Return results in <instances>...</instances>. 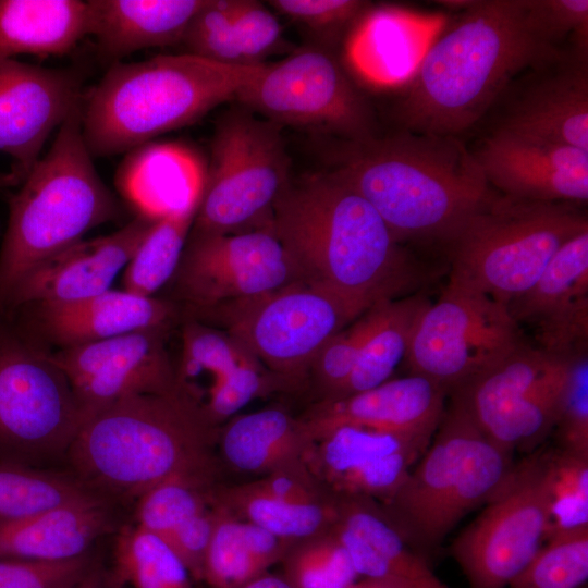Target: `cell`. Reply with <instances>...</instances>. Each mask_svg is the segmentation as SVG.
Returning <instances> with one entry per match:
<instances>
[{"mask_svg": "<svg viewBox=\"0 0 588 588\" xmlns=\"http://www.w3.org/2000/svg\"><path fill=\"white\" fill-rule=\"evenodd\" d=\"M299 280L367 311L408 296L426 269L392 234L375 208L330 172L289 183L272 213Z\"/></svg>", "mask_w": 588, "mask_h": 588, "instance_id": "6da1fadb", "label": "cell"}, {"mask_svg": "<svg viewBox=\"0 0 588 588\" xmlns=\"http://www.w3.org/2000/svg\"><path fill=\"white\" fill-rule=\"evenodd\" d=\"M563 49L540 35L526 0H473L406 83L396 109L401 130L457 136L490 111L519 73Z\"/></svg>", "mask_w": 588, "mask_h": 588, "instance_id": "7a4b0ae2", "label": "cell"}, {"mask_svg": "<svg viewBox=\"0 0 588 588\" xmlns=\"http://www.w3.org/2000/svg\"><path fill=\"white\" fill-rule=\"evenodd\" d=\"M342 144L329 172L364 197L401 244L445 247L495 194L457 136L401 130Z\"/></svg>", "mask_w": 588, "mask_h": 588, "instance_id": "3957f363", "label": "cell"}, {"mask_svg": "<svg viewBox=\"0 0 588 588\" xmlns=\"http://www.w3.org/2000/svg\"><path fill=\"white\" fill-rule=\"evenodd\" d=\"M219 428L180 392L120 399L88 417L68 470L115 505L175 476L222 482Z\"/></svg>", "mask_w": 588, "mask_h": 588, "instance_id": "277c9868", "label": "cell"}, {"mask_svg": "<svg viewBox=\"0 0 588 588\" xmlns=\"http://www.w3.org/2000/svg\"><path fill=\"white\" fill-rule=\"evenodd\" d=\"M266 64H221L186 52L115 63L83 98L86 146L91 156H112L192 124L234 99Z\"/></svg>", "mask_w": 588, "mask_h": 588, "instance_id": "5b68a950", "label": "cell"}, {"mask_svg": "<svg viewBox=\"0 0 588 588\" xmlns=\"http://www.w3.org/2000/svg\"><path fill=\"white\" fill-rule=\"evenodd\" d=\"M82 105L9 197L0 247V306L33 269L120 215L119 203L98 175L86 146Z\"/></svg>", "mask_w": 588, "mask_h": 588, "instance_id": "8992f818", "label": "cell"}, {"mask_svg": "<svg viewBox=\"0 0 588 588\" xmlns=\"http://www.w3.org/2000/svg\"><path fill=\"white\" fill-rule=\"evenodd\" d=\"M514 464L513 453L486 437L450 399L428 448L381 505L428 556L462 518L487 503Z\"/></svg>", "mask_w": 588, "mask_h": 588, "instance_id": "52a82bcc", "label": "cell"}, {"mask_svg": "<svg viewBox=\"0 0 588 588\" xmlns=\"http://www.w3.org/2000/svg\"><path fill=\"white\" fill-rule=\"evenodd\" d=\"M586 229L587 216L568 203L495 193L445 245L449 281L506 305L537 281L566 241Z\"/></svg>", "mask_w": 588, "mask_h": 588, "instance_id": "ba28073f", "label": "cell"}, {"mask_svg": "<svg viewBox=\"0 0 588 588\" xmlns=\"http://www.w3.org/2000/svg\"><path fill=\"white\" fill-rule=\"evenodd\" d=\"M281 126L241 107L216 127L192 231L236 234L270 230L273 207L290 183Z\"/></svg>", "mask_w": 588, "mask_h": 588, "instance_id": "9c48e42d", "label": "cell"}, {"mask_svg": "<svg viewBox=\"0 0 588 588\" xmlns=\"http://www.w3.org/2000/svg\"><path fill=\"white\" fill-rule=\"evenodd\" d=\"M188 310L191 318L226 332L270 370L302 384L324 343L365 313L303 281Z\"/></svg>", "mask_w": 588, "mask_h": 588, "instance_id": "30bf717a", "label": "cell"}, {"mask_svg": "<svg viewBox=\"0 0 588 588\" xmlns=\"http://www.w3.org/2000/svg\"><path fill=\"white\" fill-rule=\"evenodd\" d=\"M85 421L64 372L15 327L0 324V462L65 463Z\"/></svg>", "mask_w": 588, "mask_h": 588, "instance_id": "8fae6325", "label": "cell"}, {"mask_svg": "<svg viewBox=\"0 0 588 588\" xmlns=\"http://www.w3.org/2000/svg\"><path fill=\"white\" fill-rule=\"evenodd\" d=\"M527 343L506 305L449 281L417 318L404 363L449 396Z\"/></svg>", "mask_w": 588, "mask_h": 588, "instance_id": "7c38bea8", "label": "cell"}, {"mask_svg": "<svg viewBox=\"0 0 588 588\" xmlns=\"http://www.w3.org/2000/svg\"><path fill=\"white\" fill-rule=\"evenodd\" d=\"M234 99L280 126L316 130L342 140L377 135L369 101L331 49L323 47H305L266 64Z\"/></svg>", "mask_w": 588, "mask_h": 588, "instance_id": "4fadbf2b", "label": "cell"}, {"mask_svg": "<svg viewBox=\"0 0 588 588\" xmlns=\"http://www.w3.org/2000/svg\"><path fill=\"white\" fill-rule=\"evenodd\" d=\"M575 359L527 343L449 397L498 445L532 452L553 430Z\"/></svg>", "mask_w": 588, "mask_h": 588, "instance_id": "5bb4252c", "label": "cell"}, {"mask_svg": "<svg viewBox=\"0 0 588 588\" xmlns=\"http://www.w3.org/2000/svg\"><path fill=\"white\" fill-rule=\"evenodd\" d=\"M450 547L469 588H507L546 540L549 498L543 448L515 463Z\"/></svg>", "mask_w": 588, "mask_h": 588, "instance_id": "9a60e30c", "label": "cell"}, {"mask_svg": "<svg viewBox=\"0 0 588 588\" xmlns=\"http://www.w3.org/2000/svg\"><path fill=\"white\" fill-rule=\"evenodd\" d=\"M301 281L271 230L236 234L192 231L171 280L187 309L260 295Z\"/></svg>", "mask_w": 588, "mask_h": 588, "instance_id": "2e32d148", "label": "cell"}, {"mask_svg": "<svg viewBox=\"0 0 588 588\" xmlns=\"http://www.w3.org/2000/svg\"><path fill=\"white\" fill-rule=\"evenodd\" d=\"M493 130L588 151V49L571 46L519 73L492 109Z\"/></svg>", "mask_w": 588, "mask_h": 588, "instance_id": "e0dca14e", "label": "cell"}, {"mask_svg": "<svg viewBox=\"0 0 588 588\" xmlns=\"http://www.w3.org/2000/svg\"><path fill=\"white\" fill-rule=\"evenodd\" d=\"M168 332L140 330L49 354L66 376L85 420L130 395L179 392Z\"/></svg>", "mask_w": 588, "mask_h": 588, "instance_id": "ac0fdd59", "label": "cell"}, {"mask_svg": "<svg viewBox=\"0 0 588 588\" xmlns=\"http://www.w3.org/2000/svg\"><path fill=\"white\" fill-rule=\"evenodd\" d=\"M81 75L0 60V151L13 159L23 181L40 158L49 135L83 103Z\"/></svg>", "mask_w": 588, "mask_h": 588, "instance_id": "d6986e66", "label": "cell"}, {"mask_svg": "<svg viewBox=\"0 0 588 588\" xmlns=\"http://www.w3.org/2000/svg\"><path fill=\"white\" fill-rule=\"evenodd\" d=\"M506 308L518 326L532 328L541 351L569 360L587 355L588 229L566 241Z\"/></svg>", "mask_w": 588, "mask_h": 588, "instance_id": "ffe728a7", "label": "cell"}, {"mask_svg": "<svg viewBox=\"0 0 588 588\" xmlns=\"http://www.w3.org/2000/svg\"><path fill=\"white\" fill-rule=\"evenodd\" d=\"M471 152L500 194L546 203L588 200V151L493 130Z\"/></svg>", "mask_w": 588, "mask_h": 588, "instance_id": "44dd1931", "label": "cell"}, {"mask_svg": "<svg viewBox=\"0 0 588 588\" xmlns=\"http://www.w3.org/2000/svg\"><path fill=\"white\" fill-rule=\"evenodd\" d=\"M156 220L137 215L118 231L81 240L27 273L10 292L0 310L32 304H59L111 290Z\"/></svg>", "mask_w": 588, "mask_h": 588, "instance_id": "7402d4cb", "label": "cell"}, {"mask_svg": "<svg viewBox=\"0 0 588 588\" xmlns=\"http://www.w3.org/2000/svg\"><path fill=\"white\" fill-rule=\"evenodd\" d=\"M446 397L448 392L439 384L408 373L363 392L313 402L299 418L311 441L346 425L432 437Z\"/></svg>", "mask_w": 588, "mask_h": 588, "instance_id": "603a6c76", "label": "cell"}, {"mask_svg": "<svg viewBox=\"0 0 588 588\" xmlns=\"http://www.w3.org/2000/svg\"><path fill=\"white\" fill-rule=\"evenodd\" d=\"M335 497L332 532L359 576L392 579L406 588H450L433 572L429 556L399 529L380 502Z\"/></svg>", "mask_w": 588, "mask_h": 588, "instance_id": "cb8c5ba5", "label": "cell"}, {"mask_svg": "<svg viewBox=\"0 0 588 588\" xmlns=\"http://www.w3.org/2000/svg\"><path fill=\"white\" fill-rule=\"evenodd\" d=\"M20 308L33 310L29 327L60 348L140 330H170L179 317L172 301L140 296L125 290H109L70 303L32 304Z\"/></svg>", "mask_w": 588, "mask_h": 588, "instance_id": "d4e9b609", "label": "cell"}, {"mask_svg": "<svg viewBox=\"0 0 588 588\" xmlns=\"http://www.w3.org/2000/svg\"><path fill=\"white\" fill-rule=\"evenodd\" d=\"M206 167L179 143H147L125 157L115 175L122 196L138 215L154 220L198 207Z\"/></svg>", "mask_w": 588, "mask_h": 588, "instance_id": "484cf974", "label": "cell"}, {"mask_svg": "<svg viewBox=\"0 0 588 588\" xmlns=\"http://www.w3.org/2000/svg\"><path fill=\"white\" fill-rule=\"evenodd\" d=\"M108 501L56 507L0 527V558L65 561L91 551L123 524Z\"/></svg>", "mask_w": 588, "mask_h": 588, "instance_id": "4316f807", "label": "cell"}, {"mask_svg": "<svg viewBox=\"0 0 588 588\" xmlns=\"http://www.w3.org/2000/svg\"><path fill=\"white\" fill-rule=\"evenodd\" d=\"M206 0H88L89 35L102 58L118 60L133 52L181 42Z\"/></svg>", "mask_w": 588, "mask_h": 588, "instance_id": "83f0119b", "label": "cell"}, {"mask_svg": "<svg viewBox=\"0 0 588 588\" xmlns=\"http://www.w3.org/2000/svg\"><path fill=\"white\" fill-rule=\"evenodd\" d=\"M310 442L299 416L269 407L235 415L220 426L217 454L223 471L258 478L303 461Z\"/></svg>", "mask_w": 588, "mask_h": 588, "instance_id": "f1b7e54d", "label": "cell"}, {"mask_svg": "<svg viewBox=\"0 0 588 588\" xmlns=\"http://www.w3.org/2000/svg\"><path fill=\"white\" fill-rule=\"evenodd\" d=\"M89 29L88 1L0 0V60L68 54Z\"/></svg>", "mask_w": 588, "mask_h": 588, "instance_id": "f546056e", "label": "cell"}, {"mask_svg": "<svg viewBox=\"0 0 588 588\" xmlns=\"http://www.w3.org/2000/svg\"><path fill=\"white\" fill-rule=\"evenodd\" d=\"M432 437L339 426L315 438L303 462L328 492L340 495L357 475L377 461L406 450L425 452Z\"/></svg>", "mask_w": 588, "mask_h": 588, "instance_id": "4dcf8cb0", "label": "cell"}, {"mask_svg": "<svg viewBox=\"0 0 588 588\" xmlns=\"http://www.w3.org/2000/svg\"><path fill=\"white\" fill-rule=\"evenodd\" d=\"M213 503L216 522L201 583L209 588H241L282 561L290 543Z\"/></svg>", "mask_w": 588, "mask_h": 588, "instance_id": "1f68e13d", "label": "cell"}, {"mask_svg": "<svg viewBox=\"0 0 588 588\" xmlns=\"http://www.w3.org/2000/svg\"><path fill=\"white\" fill-rule=\"evenodd\" d=\"M212 497L230 514L290 544L328 531L336 514L334 497L324 502L291 503L258 491L248 481L221 482Z\"/></svg>", "mask_w": 588, "mask_h": 588, "instance_id": "d6a6232c", "label": "cell"}, {"mask_svg": "<svg viewBox=\"0 0 588 588\" xmlns=\"http://www.w3.org/2000/svg\"><path fill=\"white\" fill-rule=\"evenodd\" d=\"M429 303L424 295L416 293L375 305L372 328L353 372L336 399L372 389L390 380L395 368L404 362L415 322Z\"/></svg>", "mask_w": 588, "mask_h": 588, "instance_id": "836d02e7", "label": "cell"}, {"mask_svg": "<svg viewBox=\"0 0 588 588\" xmlns=\"http://www.w3.org/2000/svg\"><path fill=\"white\" fill-rule=\"evenodd\" d=\"M245 352L226 332L187 318L182 326L180 357L174 363L177 391L206 416Z\"/></svg>", "mask_w": 588, "mask_h": 588, "instance_id": "e575fe53", "label": "cell"}, {"mask_svg": "<svg viewBox=\"0 0 588 588\" xmlns=\"http://www.w3.org/2000/svg\"><path fill=\"white\" fill-rule=\"evenodd\" d=\"M96 501L110 502L68 469L0 462V527L56 507Z\"/></svg>", "mask_w": 588, "mask_h": 588, "instance_id": "d590c367", "label": "cell"}, {"mask_svg": "<svg viewBox=\"0 0 588 588\" xmlns=\"http://www.w3.org/2000/svg\"><path fill=\"white\" fill-rule=\"evenodd\" d=\"M107 571L113 588H194L189 572L172 548L132 522L113 534Z\"/></svg>", "mask_w": 588, "mask_h": 588, "instance_id": "8d00e7d4", "label": "cell"}, {"mask_svg": "<svg viewBox=\"0 0 588 588\" xmlns=\"http://www.w3.org/2000/svg\"><path fill=\"white\" fill-rule=\"evenodd\" d=\"M197 207L155 221L123 271V290L152 297L171 282L193 226Z\"/></svg>", "mask_w": 588, "mask_h": 588, "instance_id": "74e56055", "label": "cell"}, {"mask_svg": "<svg viewBox=\"0 0 588 588\" xmlns=\"http://www.w3.org/2000/svg\"><path fill=\"white\" fill-rule=\"evenodd\" d=\"M191 476H175L144 492L133 504L138 527L166 540L180 525L212 504L217 485Z\"/></svg>", "mask_w": 588, "mask_h": 588, "instance_id": "f35d334b", "label": "cell"}, {"mask_svg": "<svg viewBox=\"0 0 588 588\" xmlns=\"http://www.w3.org/2000/svg\"><path fill=\"white\" fill-rule=\"evenodd\" d=\"M543 457L549 498L547 540L588 526V457L556 446L543 448Z\"/></svg>", "mask_w": 588, "mask_h": 588, "instance_id": "ab89813d", "label": "cell"}, {"mask_svg": "<svg viewBox=\"0 0 588 588\" xmlns=\"http://www.w3.org/2000/svg\"><path fill=\"white\" fill-rule=\"evenodd\" d=\"M280 564L295 588H350L359 577L331 528L291 544Z\"/></svg>", "mask_w": 588, "mask_h": 588, "instance_id": "60d3db41", "label": "cell"}, {"mask_svg": "<svg viewBox=\"0 0 588 588\" xmlns=\"http://www.w3.org/2000/svg\"><path fill=\"white\" fill-rule=\"evenodd\" d=\"M588 578V526L548 538L507 588H579Z\"/></svg>", "mask_w": 588, "mask_h": 588, "instance_id": "b9f144b4", "label": "cell"}, {"mask_svg": "<svg viewBox=\"0 0 588 588\" xmlns=\"http://www.w3.org/2000/svg\"><path fill=\"white\" fill-rule=\"evenodd\" d=\"M376 318L372 306L330 338L314 358L307 380L314 384V402L334 400L346 384Z\"/></svg>", "mask_w": 588, "mask_h": 588, "instance_id": "7bdbcfd3", "label": "cell"}, {"mask_svg": "<svg viewBox=\"0 0 588 588\" xmlns=\"http://www.w3.org/2000/svg\"><path fill=\"white\" fill-rule=\"evenodd\" d=\"M233 1L206 0L182 36L186 53L221 64L247 65L234 32Z\"/></svg>", "mask_w": 588, "mask_h": 588, "instance_id": "ee69618b", "label": "cell"}, {"mask_svg": "<svg viewBox=\"0 0 588 588\" xmlns=\"http://www.w3.org/2000/svg\"><path fill=\"white\" fill-rule=\"evenodd\" d=\"M269 3L310 32L319 40L317 46L327 49L346 37L369 8L368 2L360 0H272Z\"/></svg>", "mask_w": 588, "mask_h": 588, "instance_id": "f6af8a7d", "label": "cell"}, {"mask_svg": "<svg viewBox=\"0 0 588 588\" xmlns=\"http://www.w3.org/2000/svg\"><path fill=\"white\" fill-rule=\"evenodd\" d=\"M98 559L93 551L65 561L0 558V588H74Z\"/></svg>", "mask_w": 588, "mask_h": 588, "instance_id": "bcb514c9", "label": "cell"}, {"mask_svg": "<svg viewBox=\"0 0 588 588\" xmlns=\"http://www.w3.org/2000/svg\"><path fill=\"white\" fill-rule=\"evenodd\" d=\"M552 432L556 448L588 457V356L573 362Z\"/></svg>", "mask_w": 588, "mask_h": 588, "instance_id": "7dc6e473", "label": "cell"}, {"mask_svg": "<svg viewBox=\"0 0 588 588\" xmlns=\"http://www.w3.org/2000/svg\"><path fill=\"white\" fill-rule=\"evenodd\" d=\"M529 17L544 40L554 48H566L573 39L588 47L587 0H526Z\"/></svg>", "mask_w": 588, "mask_h": 588, "instance_id": "c3c4849f", "label": "cell"}, {"mask_svg": "<svg viewBox=\"0 0 588 588\" xmlns=\"http://www.w3.org/2000/svg\"><path fill=\"white\" fill-rule=\"evenodd\" d=\"M233 24L247 65L264 64V59L278 51L282 44V28L279 21L257 1L234 0Z\"/></svg>", "mask_w": 588, "mask_h": 588, "instance_id": "681fc988", "label": "cell"}, {"mask_svg": "<svg viewBox=\"0 0 588 588\" xmlns=\"http://www.w3.org/2000/svg\"><path fill=\"white\" fill-rule=\"evenodd\" d=\"M215 522L216 506L212 501L210 506L180 525L164 540L184 563L196 583L203 581L204 562Z\"/></svg>", "mask_w": 588, "mask_h": 588, "instance_id": "f907efd6", "label": "cell"}, {"mask_svg": "<svg viewBox=\"0 0 588 588\" xmlns=\"http://www.w3.org/2000/svg\"><path fill=\"white\" fill-rule=\"evenodd\" d=\"M74 588H113L109 581L107 567L103 566L100 558L84 579Z\"/></svg>", "mask_w": 588, "mask_h": 588, "instance_id": "816d5d0a", "label": "cell"}, {"mask_svg": "<svg viewBox=\"0 0 588 588\" xmlns=\"http://www.w3.org/2000/svg\"><path fill=\"white\" fill-rule=\"evenodd\" d=\"M241 588H295L282 574L266 572Z\"/></svg>", "mask_w": 588, "mask_h": 588, "instance_id": "f5cc1de1", "label": "cell"}, {"mask_svg": "<svg viewBox=\"0 0 588 588\" xmlns=\"http://www.w3.org/2000/svg\"><path fill=\"white\" fill-rule=\"evenodd\" d=\"M350 588H406L403 584L392 579L364 578L357 580Z\"/></svg>", "mask_w": 588, "mask_h": 588, "instance_id": "db71d44e", "label": "cell"}, {"mask_svg": "<svg viewBox=\"0 0 588 588\" xmlns=\"http://www.w3.org/2000/svg\"><path fill=\"white\" fill-rule=\"evenodd\" d=\"M21 183V177L12 170L9 172L0 171V189L15 187Z\"/></svg>", "mask_w": 588, "mask_h": 588, "instance_id": "11a10c76", "label": "cell"}]
</instances>
